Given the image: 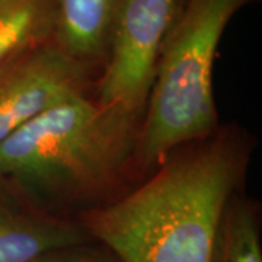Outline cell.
Returning <instances> with one entry per match:
<instances>
[{"mask_svg": "<svg viewBox=\"0 0 262 262\" xmlns=\"http://www.w3.org/2000/svg\"><path fill=\"white\" fill-rule=\"evenodd\" d=\"M253 149L242 127L220 125L76 220L121 262H210L219 219L229 196L244 189Z\"/></svg>", "mask_w": 262, "mask_h": 262, "instance_id": "obj_1", "label": "cell"}, {"mask_svg": "<svg viewBox=\"0 0 262 262\" xmlns=\"http://www.w3.org/2000/svg\"><path fill=\"white\" fill-rule=\"evenodd\" d=\"M141 121L99 103L91 91L66 96L0 144V172L18 179L53 211L103 206L136 179Z\"/></svg>", "mask_w": 262, "mask_h": 262, "instance_id": "obj_2", "label": "cell"}, {"mask_svg": "<svg viewBox=\"0 0 262 262\" xmlns=\"http://www.w3.org/2000/svg\"><path fill=\"white\" fill-rule=\"evenodd\" d=\"M255 0H185L162 46L133 162L143 179L172 151L220 127L213 91L217 48L230 19Z\"/></svg>", "mask_w": 262, "mask_h": 262, "instance_id": "obj_3", "label": "cell"}, {"mask_svg": "<svg viewBox=\"0 0 262 262\" xmlns=\"http://www.w3.org/2000/svg\"><path fill=\"white\" fill-rule=\"evenodd\" d=\"M181 0H125L95 79V98L106 106L144 117L162 46Z\"/></svg>", "mask_w": 262, "mask_h": 262, "instance_id": "obj_4", "label": "cell"}, {"mask_svg": "<svg viewBox=\"0 0 262 262\" xmlns=\"http://www.w3.org/2000/svg\"><path fill=\"white\" fill-rule=\"evenodd\" d=\"M98 72L51 38L0 70V144L66 96L91 91Z\"/></svg>", "mask_w": 262, "mask_h": 262, "instance_id": "obj_5", "label": "cell"}, {"mask_svg": "<svg viewBox=\"0 0 262 262\" xmlns=\"http://www.w3.org/2000/svg\"><path fill=\"white\" fill-rule=\"evenodd\" d=\"M88 241L94 239L76 217L50 210L18 179L0 172V262H28Z\"/></svg>", "mask_w": 262, "mask_h": 262, "instance_id": "obj_6", "label": "cell"}, {"mask_svg": "<svg viewBox=\"0 0 262 262\" xmlns=\"http://www.w3.org/2000/svg\"><path fill=\"white\" fill-rule=\"evenodd\" d=\"M125 0H58L54 38L80 63L101 72Z\"/></svg>", "mask_w": 262, "mask_h": 262, "instance_id": "obj_7", "label": "cell"}, {"mask_svg": "<svg viewBox=\"0 0 262 262\" xmlns=\"http://www.w3.org/2000/svg\"><path fill=\"white\" fill-rule=\"evenodd\" d=\"M58 0H0V70L54 38Z\"/></svg>", "mask_w": 262, "mask_h": 262, "instance_id": "obj_8", "label": "cell"}, {"mask_svg": "<svg viewBox=\"0 0 262 262\" xmlns=\"http://www.w3.org/2000/svg\"><path fill=\"white\" fill-rule=\"evenodd\" d=\"M210 262H262L261 211L256 200L236 191L226 201Z\"/></svg>", "mask_w": 262, "mask_h": 262, "instance_id": "obj_9", "label": "cell"}, {"mask_svg": "<svg viewBox=\"0 0 262 262\" xmlns=\"http://www.w3.org/2000/svg\"><path fill=\"white\" fill-rule=\"evenodd\" d=\"M28 262H121L106 246L88 241L41 253Z\"/></svg>", "mask_w": 262, "mask_h": 262, "instance_id": "obj_10", "label": "cell"}]
</instances>
